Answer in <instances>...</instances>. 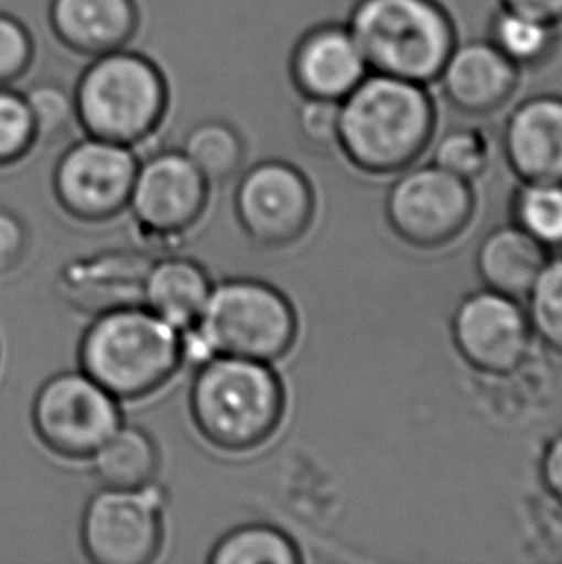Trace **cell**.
Returning <instances> with one entry per match:
<instances>
[{"mask_svg":"<svg viewBox=\"0 0 562 564\" xmlns=\"http://www.w3.org/2000/svg\"><path fill=\"white\" fill-rule=\"evenodd\" d=\"M435 122V102L425 85L370 72L339 102L337 147L355 169L391 176L424 154Z\"/></svg>","mask_w":562,"mask_h":564,"instance_id":"cell-1","label":"cell"},{"mask_svg":"<svg viewBox=\"0 0 562 564\" xmlns=\"http://www.w3.org/2000/svg\"><path fill=\"white\" fill-rule=\"evenodd\" d=\"M190 409L198 434L221 451L260 447L280 426L285 391L268 362L216 355L198 367Z\"/></svg>","mask_w":562,"mask_h":564,"instance_id":"cell-2","label":"cell"},{"mask_svg":"<svg viewBox=\"0 0 562 564\" xmlns=\"http://www.w3.org/2000/svg\"><path fill=\"white\" fill-rule=\"evenodd\" d=\"M372 74L437 82L458 35L440 0H357L347 22Z\"/></svg>","mask_w":562,"mask_h":564,"instance_id":"cell-3","label":"cell"},{"mask_svg":"<svg viewBox=\"0 0 562 564\" xmlns=\"http://www.w3.org/2000/svg\"><path fill=\"white\" fill-rule=\"evenodd\" d=\"M79 362L116 399H141L182 367V332L147 306H120L91 322L82 337Z\"/></svg>","mask_w":562,"mask_h":564,"instance_id":"cell-4","label":"cell"},{"mask_svg":"<svg viewBox=\"0 0 562 564\" xmlns=\"http://www.w3.org/2000/svg\"><path fill=\"white\" fill-rule=\"evenodd\" d=\"M193 328L214 357L272 365L295 345L299 322L280 290L259 280L237 278L214 285Z\"/></svg>","mask_w":562,"mask_h":564,"instance_id":"cell-5","label":"cell"},{"mask_svg":"<svg viewBox=\"0 0 562 564\" xmlns=\"http://www.w3.org/2000/svg\"><path fill=\"white\" fill-rule=\"evenodd\" d=\"M162 108L159 77L131 54L97 62L79 85L77 115L93 138L122 145L136 143L154 128Z\"/></svg>","mask_w":562,"mask_h":564,"instance_id":"cell-6","label":"cell"},{"mask_svg":"<svg viewBox=\"0 0 562 564\" xmlns=\"http://www.w3.org/2000/svg\"><path fill=\"white\" fill-rule=\"evenodd\" d=\"M31 414L41 442L72 460L91 458L122 426L118 399L84 370L62 372L46 380Z\"/></svg>","mask_w":562,"mask_h":564,"instance_id":"cell-7","label":"cell"},{"mask_svg":"<svg viewBox=\"0 0 562 564\" xmlns=\"http://www.w3.org/2000/svg\"><path fill=\"white\" fill-rule=\"evenodd\" d=\"M476 210L471 182L435 164L407 172L389 191V226L404 243L440 249L463 236Z\"/></svg>","mask_w":562,"mask_h":564,"instance_id":"cell-8","label":"cell"},{"mask_svg":"<svg viewBox=\"0 0 562 564\" xmlns=\"http://www.w3.org/2000/svg\"><path fill=\"white\" fill-rule=\"evenodd\" d=\"M82 542L97 564H147L162 545V499L154 486L105 488L91 497L82 520Z\"/></svg>","mask_w":562,"mask_h":564,"instance_id":"cell-9","label":"cell"},{"mask_svg":"<svg viewBox=\"0 0 562 564\" xmlns=\"http://www.w3.org/2000/svg\"><path fill=\"white\" fill-rule=\"evenodd\" d=\"M138 166L122 143L87 139L62 156L54 172V193L62 208L77 220H110L130 206Z\"/></svg>","mask_w":562,"mask_h":564,"instance_id":"cell-10","label":"cell"},{"mask_svg":"<svg viewBox=\"0 0 562 564\" xmlns=\"http://www.w3.org/2000/svg\"><path fill=\"white\" fill-rule=\"evenodd\" d=\"M236 213L252 241L285 247L311 228L314 191L288 162H262L237 185Z\"/></svg>","mask_w":562,"mask_h":564,"instance_id":"cell-11","label":"cell"},{"mask_svg":"<svg viewBox=\"0 0 562 564\" xmlns=\"http://www.w3.org/2000/svg\"><path fill=\"white\" fill-rule=\"evenodd\" d=\"M532 326L517 299L494 290L464 299L453 316V339L463 359L484 375L505 376L525 362Z\"/></svg>","mask_w":562,"mask_h":564,"instance_id":"cell-12","label":"cell"},{"mask_svg":"<svg viewBox=\"0 0 562 564\" xmlns=\"http://www.w3.org/2000/svg\"><path fill=\"white\" fill-rule=\"evenodd\" d=\"M208 182L183 153L154 154L139 164L130 206L139 224L156 234H182L203 216Z\"/></svg>","mask_w":562,"mask_h":564,"instance_id":"cell-13","label":"cell"},{"mask_svg":"<svg viewBox=\"0 0 562 564\" xmlns=\"http://www.w3.org/2000/svg\"><path fill=\"white\" fill-rule=\"evenodd\" d=\"M520 79L522 72L487 39H471L456 43L435 84L458 115L484 118L509 105Z\"/></svg>","mask_w":562,"mask_h":564,"instance_id":"cell-14","label":"cell"},{"mask_svg":"<svg viewBox=\"0 0 562 564\" xmlns=\"http://www.w3.org/2000/svg\"><path fill=\"white\" fill-rule=\"evenodd\" d=\"M510 170L528 184H562V97L545 93L518 102L502 130Z\"/></svg>","mask_w":562,"mask_h":564,"instance_id":"cell-15","label":"cell"},{"mask_svg":"<svg viewBox=\"0 0 562 564\" xmlns=\"http://www.w3.org/2000/svg\"><path fill=\"white\" fill-rule=\"evenodd\" d=\"M296 84L306 99L342 102L370 69L347 25H320L301 41L295 54Z\"/></svg>","mask_w":562,"mask_h":564,"instance_id":"cell-16","label":"cell"},{"mask_svg":"<svg viewBox=\"0 0 562 564\" xmlns=\"http://www.w3.org/2000/svg\"><path fill=\"white\" fill-rule=\"evenodd\" d=\"M548 262V247L517 224L487 234L476 254L478 274L487 290L517 301L530 295Z\"/></svg>","mask_w":562,"mask_h":564,"instance_id":"cell-17","label":"cell"},{"mask_svg":"<svg viewBox=\"0 0 562 564\" xmlns=\"http://www.w3.org/2000/svg\"><path fill=\"white\" fill-rule=\"evenodd\" d=\"M213 283L205 268L182 257L154 264L143 283L144 306L177 332L193 328L205 308Z\"/></svg>","mask_w":562,"mask_h":564,"instance_id":"cell-18","label":"cell"},{"mask_svg":"<svg viewBox=\"0 0 562 564\" xmlns=\"http://www.w3.org/2000/svg\"><path fill=\"white\" fill-rule=\"evenodd\" d=\"M91 458L93 473L105 488L143 489L159 473L156 443L138 426L122 424Z\"/></svg>","mask_w":562,"mask_h":564,"instance_id":"cell-19","label":"cell"},{"mask_svg":"<svg viewBox=\"0 0 562 564\" xmlns=\"http://www.w3.org/2000/svg\"><path fill=\"white\" fill-rule=\"evenodd\" d=\"M486 39L520 72L545 68L561 45L556 25L502 7L489 18Z\"/></svg>","mask_w":562,"mask_h":564,"instance_id":"cell-20","label":"cell"},{"mask_svg":"<svg viewBox=\"0 0 562 564\" xmlns=\"http://www.w3.org/2000/svg\"><path fill=\"white\" fill-rule=\"evenodd\" d=\"M54 20L64 37L77 45H112L130 31L128 0H56Z\"/></svg>","mask_w":562,"mask_h":564,"instance_id":"cell-21","label":"cell"},{"mask_svg":"<svg viewBox=\"0 0 562 564\" xmlns=\"http://www.w3.org/2000/svg\"><path fill=\"white\" fill-rule=\"evenodd\" d=\"M213 564H296L301 553L281 530L267 524H249L224 535L216 543Z\"/></svg>","mask_w":562,"mask_h":564,"instance_id":"cell-22","label":"cell"},{"mask_svg":"<svg viewBox=\"0 0 562 564\" xmlns=\"http://www.w3.org/2000/svg\"><path fill=\"white\" fill-rule=\"evenodd\" d=\"M183 154L203 174L208 185L226 184L244 162V145L234 130L218 122L201 123L185 139Z\"/></svg>","mask_w":562,"mask_h":564,"instance_id":"cell-23","label":"cell"},{"mask_svg":"<svg viewBox=\"0 0 562 564\" xmlns=\"http://www.w3.org/2000/svg\"><path fill=\"white\" fill-rule=\"evenodd\" d=\"M512 216L545 247L562 245V184H528L517 191Z\"/></svg>","mask_w":562,"mask_h":564,"instance_id":"cell-24","label":"cell"},{"mask_svg":"<svg viewBox=\"0 0 562 564\" xmlns=\"http://www.w3.org/2000/svg\"><path fill=\"white\" fill-rule=\"evenodd\" d=\"M491 139L482 128H456L440 139L433 151V164L472 182L486 172L491 162Z\"/></svg>","mask_w":562,"mask_h":564,"instance_id":"cell-25","label":"cell"},{"mask_svg":"<svg viewBox=\"0 0 562 564\" xmlns=\"http://www.w3.org/2000/svg\"><path fill=\"white\" fill-rule=\"evenodd\" d=\"M528 318L533 332L562 355V259L549 260L528 295Z\"/></svg>","mask_w":562,"mask_h":564,"instance_id":"cell-26","label":"cell"},{"mask_svg":"<svg viewBox=\"0 0 562 564\" xmlns=\"http://www.w3.org/2000/svg\"><path fill=\"white\" fill-rule=\"evenodd\" d=\"M35 138L28 100L0 91V164L22 156Z\"/></svg>","mask_w":562,"mask_h":564,"instance_id":"cell-27","label":"cell"},{"mask_svg":"<svg viewBox=\"0 0 562 564\" xmlns=\"http://www.w3.org/2000/svg\"><path fill=\"white\" fill-rule=\"evenodd\" d=\"M28 107L33 118V131L41 141L62 138L68 130L72 108L64 93L53 87L35 89L28 97Z\"/></svg>","mask_w":562,"mask_h":564,"instance_id":"cell-28","label":"cell"},{"mask_svg":"<svg viewBox=\"0 0 562 564\" xmlns=\"http://www.w3.org/2000/svg\"><path fill=\"white\" fill-rule=\"evenodd\" d=\"M301 131L318 149H334L339 139V102L309 99L301 110Z\"/></svg>","mask_w":562,"mask_h":564,"instance_id":"cell-29","label":"cell"},{"mask_svg":"<svg viewBox=\"0 0 562 564\" xmlns=\"http://www.w3.org/2000/svg\"><path fill=\"white\" fill-rule=\"evenodd\" d=\"M30 45L18 23L0 15V77L14 76L28 61Z\"/></svg>","mask_w":562,"mask_h":564,"instance_id":"cell-30","label":"cell"},{"mask_svg":"<svg viewBox=\"0 0 562 564\" xmlns=\"http://www.w3.org/2000/svg\"><path fill=\"white\" fill-rule=\"evenodd\" d=\"M28 251V229L22 220L8 210H0V272L20 264Z\"/></svg>","mask_w":562,"mask_h":564,"instance_id":"cell-31","label":"cell"},{"mask_svg":"<svg viewBox=\"0 0 562 564\" xmlns=\"http://www.w3.org/2000/svg\"><path fill=\"white\" fill-rule=\"evenodd\" d=\"M502 8L530 15L540 22L562 25V0H499Z\"/></svg>","mask_w":562,"mask_h":564,"instance_id":"cell-32","label":"cell"},{"mask_svg":"<svg viewBox=\"0 0 562 564\" xmlns=\"http://www.w3.org/2000/svg\"><path fill=\"white\" fill-rule=\"evenodd\" d=\"M541 478L548 486L549 494L562 503V434L549 443L548 451L541 460Z\"/></svg>","mask_w":562,"mask_h":564,"instance_id":"cell-33","label":"cell"}]
</instances>
